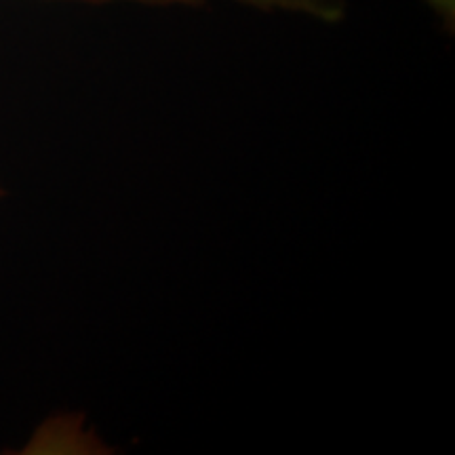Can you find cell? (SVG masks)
Instances as JSON below:
<instances>
[{"instance_id":"cell-1","label":"cell","mask_w":455,"mask_h":455,"mask_svg":"<svg viewBox=\"0 0 455 455\" xmlns=\"http://www.w3.org/2000/svg\"><path fill=\"white\" fill-rule=\"evenodd\" d=\"M68 3H89V4L133 3V4H146V7H188V9H198V7H207V4H213V3L238 4V3H243V0H68Z\"/></svg>"},{"instance_id":"cell-2","label":"cell","mask_w":455,"mask_h":455,"mask_svg":"<svg viewBox=\"0 0 455 455\" xmlns=\"http://www.w3.org/2000/svg\"><path fill=\"white\" fill-rule=\"evenodd\" d=\"M4 195H7V192H4V188H3V186H0V201H3V198H4Z\"/></svg>"}]
</instances>
